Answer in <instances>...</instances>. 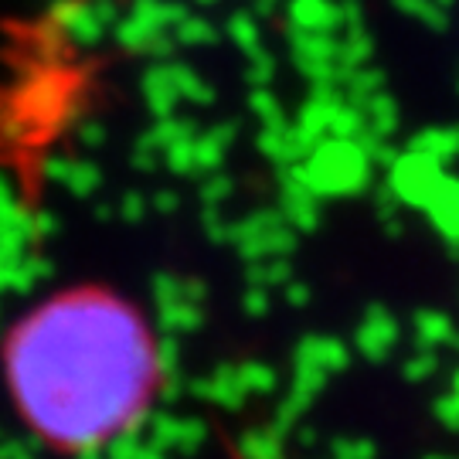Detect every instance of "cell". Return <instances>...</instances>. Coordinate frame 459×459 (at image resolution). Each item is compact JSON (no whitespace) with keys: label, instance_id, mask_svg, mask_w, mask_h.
<instances>
[{"label":"cell","instance_id":"obj_1","mask_svg":"<svg viewBox=\"0 0 459 459\" xmlns=\"http://www.w3.org/2000/svg\"><path fill=\"white\" fill-rule=\"evenodd\" d=\"M153 371L147 327L109 296H68L31 313L7 358L24 422L72 453L133 429L153 392Z\"/></svg>","mask_w":459,"mask_h":459}]
</instances>
